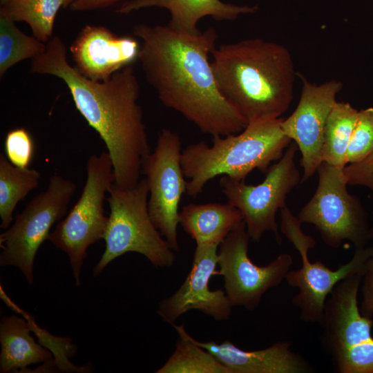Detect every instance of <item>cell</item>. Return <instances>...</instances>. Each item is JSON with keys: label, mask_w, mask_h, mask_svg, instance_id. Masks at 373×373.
Masks as SVG:
<instances>
[{"label": "cell", "mask_w": 373, "mask_h": 373, "mask_svg": "<svg viewBox=\"0 0 373 373\" xmlns=\"http://www.w3.org/2000/svg\"><path fill=\"white\" fill-rule=\"evenodd\" d=\"M133 33L142 41L138 60L146 80L165 106L213 137L247 126L218 88L210 61L218 39L213 28L189 34L168 25L137 23Z\"/></svg>", "instance_id": "obj_1"}, {"label": "cell", "mask_w": 373, "mask_h": 373, "mask_svg": "<svg viewBox=\"0 0 373 373\" xmlns=\"http://www.w3.org/2000/svg\"><path fill=\"white\" fill-rule=\"evenodd\" d=\"M66 52L61 37L53 36L46 51L32 59L30 71L65 83L76 108L106 145L115 184L132 188L140 181L143 162L151 153L135 71L128 66L106 80L93 81L68 63Z\"/></svg>", "instance_id": "obj_2"}, {"label": "cell", "mask_w": 373, "mask_h": 373, "mask_svg": "<svg viewBox=\"0 0 373 373\" xmlns=\"http://www.w3.org/2000/svg\"><path fill=\"white\" fill-rule=\"evenodd\" d=\"M211 61L218 88L248 123L279 118L294 98L295 70L284 46L261 38L216 47Z\"/></svg>", "instance_id": "obj_3"}, {"label": "cell", "mask_w": 373, "mask_h": 373, "mask_svg": "<svg viewBox=\"0 0 373 373\" xmlns=\"http://www.w3.org/2000/svg\"><path fill=\"white\" fill-rule=\"evenodd\" d=\"M282 119L251 122L240 133L213 136L211 146L202 141L185 147L181 164L189 179L186 193L195 198L209 181L218 175L245 180L254 169L266 173L291 142L282 130Z\"/></svg>", "instance_id": "obj_4"}, {"label": "cell", "mask_w": 373, "mask_h": 373, "mask_svg": "<svg viewBox=\"0 0 373 373\" xmlns=\"http://www.w3.org/2000/svg\"><path fill=\"white\" fill-rule=\"evenodd\" d=\"M106 198L110 207L104 234L105 250L93 268L97 276L116 258L133 251L144 256L156 267L173 265L175 255L155 227L149 212V189L145 178L130 189L115 183Z\"/></svg>", "instance_id": "obj_5"}, {"label": "cell", "mask_w": 373, "mask_h": 373, "mask_svg": "<svg viewBox=\"0 0 373 373\" xmlns=\"http://www.w3.org/2000/svg\"><path fill=\"white\" fill-rule=\"evenodd\" d=\"M363 274L341 280L325 304L321 342L338 373H373V321L358 304Z\"/></svg>", "instance_id": "obj_6"}, {"label": "cell", "mask_w": 373, "mask_h": 373, "mask_svg": "<svg viewBox=\"0 0 373 373\" xmlns=\"http://www.w3.org/2000/svg\"><path fill=\"white\" fill-rule=\"evenodd\" d=\"M86 170V180L81 195L48 239L68 256L77 285L81 283L88 248L104 239L108 220L104 209L105 195L115 183L113 163L107 151L90 155Z\"/></svg>", "instance_id": "obj_7"}, {"label": "cell", "mask_w": 373, "mask_h": 373, "mask_svg": "<svg viewBox=\"0 0 373 373\" xmlns=\"http://www.w3.org/2000/svg\"><path fill=\"white\" fill-rule=\"evenodd\" d=\"M317 172V188L297 218L313 224L330 247L337 249L345 240L355 249L366 247L373 238V228L360 199L348 192L343 169L323 162Z\"/></svg>", "instance_id": "obj_8"}, {"label": "cell", "mask_w": 373, "mask_h": 373, "mask_svg": "<svg viewBox=\"0 0 373 373\" xmlns=\"http://www.w3.org/2000/svg\"><path fill=\"white\" fill-rule=\"evenodd\" d=\"M301 224L287 207L280 209V231L298 251L302 261L301 267L289 270L285 280L289 285L298 289L292 303L299 309L300 319L321 325L327 297L341 280L351 275L365 272L367 261L373 254V247L355 249L348 262L332 270L321 260L314 262L310 261L308 252L315 247L316 241L303 231Z\"/></svg>", "instance_id": "obj_9"}, {"label": "cell", "mask_w": 373, "mask_h": 373, "mask_svg": "<svg viewBox=\"0 0 373 373\" xmlns=\"http://www.w3.org/2000/svg\"><path fill=\"white\" fill-rule=\"evenodd\" d=\"M71 180L57 173L50 178L47 188L36 195L15 222L0 234V265L15 266L29 284L34 282L35 255L44 240L48 239L52 225L66 214L76 191Z\"/></svg>", "instance_id": "obj_10"}, {"label": "cell", "mask_w": 373, "mask_h": 373, "mask_svg": "<svg viewBox=\"0 0 373 373\" xmlns=\"http://www.w3.org/2000/svg\"><path fill=\"white\" fill-rule=\"evenodd\" d=\"M296 143L287 146L283 156L268 169L262 182L247 184L245 180L222 175L220 189L227 202L242 214L250 238L259 241L266 231H272L280 244L278 211L285 205L287 195L300 182V172L295 164L298 150Z\"/></svg>", "instance_id": "obj_11"}, {"label": "cell", "mask_w": 373, "mask_h": 373, "mask_svg": "<svg viewBox=\"0 0 373 373\" xmlns=\"http://www.w3.org/2000/svg\"><path fill=\"white\" fill-rule=\"evenodd\" d=\"M182 151L179 135L164 128L159 134L153 152L146 156L142 167L149 189V215L174 251H180L177 232L179 204L182 195L186 193L187 181L181 164Z\"/></svg>", "instance_id": "obj_12"}, {"label": "cell", "mask_w": 373, "mask_h": 373, "mask_svg": "<svg viewBox=\"0 0 373 373\" xmlns=\"http://www.w3.org/2000/svg\"><path fill=\"white\" fill-rule=\"evenodd\" d=\"M250 239L242 220L219 245L218 274L223 277L224 291L232 306L254 311L265 293L285 280L293 260L284 253L265 266L257 265L248 255Z\"/></svg>", "instance_id": "obj_13"}, {"label": "cell", "mask_w": 373, "mask_h": 373, "mask_svg": "<svg viewBox=\"0 0 373 373\" xmlns=\"http://www.w3.org/2000/svg\"><path fill=\"white\" fill-rule=\"evenodd\" d=\"M300 99L294 112L282 119L283 133L298 146L303 169L302 181L310 178L322 162L324 132L329 114L343 84L329 80L321 84L311 83L303 76Z\"/></svg>", "instance_id": "obj_14"}, {"label": "cell", "mask_w": 373, "mask_h": 373, "mask_svg": "<svg viewBox=\"0 0 373 373\" xmlns=\"http://www.w3.org/2000/svg\"><path fill=\"white\" fill-rule=\"evenodd\" d=\"M218 245L199 244L193 254L191 269L180 287L160 301L157 313L171 324L191 309L199 310L216 321L230 318L231 307L225 291L211 290L209 283L218 265Z\"/></svg>", "instance_id": "obj_15"}, {"label": "cell", "mask_w": 373, "mask_h": 373, "mask_svg": "<svg viewBox=\"0 0 373 373\" xmlns=\"http://www.w3.org/2000/svg\"><path fill=\"white\" fill-rule=\"evenodd\" d=\"M140 44L133 37L117 35L99 25H85L70 51L76 69L93 81H104L138 59Z\"/></svg>", "instance_id": "obj_16"}, {"label": "cell", "mask_w": 373, "mask_h": 373, "mask_svg": "<svg viewBox=\"0 0 373 373\" xmlns=\"http://www.w3.org/2000/svg\"><path fill=\"white\" fill-rule=\"evenodd\" d=\"M191 340L209 351L231 373H308L312 366L291 349L289 341H278L254 351L243 350L229 341L221 343Z\"/></svg>", "instance_id": "obj_17"}, {"label": "cell", "mask_w": 373, "mask_h": 373, "mask_svg": "<svg viewBox=\"0 0 373 373\" xmlns=\"http://www.w3.org/2000/svg\"><path fill=\"white\" fill-rule=\"evenodd\" d=\"M166 9L171 15L167 24L178 32L195 34L199 21L211 17L217 21H233L241 15L254 14L258 6H238L221 0H127L121 3L117 13L127 15L145 8Z\"/></svg>", "instance_id": "obj_18"}, {"label": "cell", "mask_w": 373, "mask_h": 373, "mask_svg": "<svg viewBox=\"0 0 373 373\" xmlns=\"http://www.w3.org/2000/svg\"><path fill=\"white\" fill-rule=\"evenodd\" d=\"M240 211L229 203L211 202L182 207L179 222L184 231L199 244H220L242 221Z\"/></svg>", "instance_id": "obj_19"}, {"label": "cell", "mask_w": 373, "mask_h": 373, "mask_svg": "<svg viewBox=\"0 0 373 373\" xmlns=\"http://www.w3.org/2000/svg\"><path fill=\"white\" fill-rule=\"evenodd\" d=\"M30 325L16 315L6 316L0 323V372L24 370L28 365L48 362L50 351L30 335Z\"/></svg>", "instance_id": "obj_20"}, {"label": "cell", "mask_w": 373, "mask_h": 373, "mask_svg": "<svg viewBox=\"0 0 373 373\" xmlns=\"http://www.w3.org/2000/svg\"><path fill=\"white\" fill-rule=\"evenodd\" d=\"M358 111L348 102H336L327 119L322 149V162L339 169L345 166V155Z\"/></svg>", "instance_id": "obj_21"}, {"label": "cell", "mask_w": 373, "mask_h": 373, "mask_svg": "<svg viewBox=\"0 0 373 373\" xmlns=\"http://www.w3.org/2000/svg\"><path fill=\"white\" fill-rule=\"evenodd\" d=\"M172 325L179 338L173 353L157 373H231L209 351L194 343L183 325Z\"/></svg>", "instance_id": "obj_22"}, {"label": "cell", "mask_w": 373, "mask_h": 373, "mask_svg": "<svg viewBox=\"0 0 373 373\" xmlns=\"http://www.w3.org/2000/svg\"><path fill=\"white\" fill-rule=\"evenodd\" d=\"M40 173L35 169L14 166L0 153V218L1 227L8 229L13 220L17 203L39 185Z\"/></svg>", "instance_id": "obj_23"}, {"label": "cell", "mask_w": 373, "mask_h": 373, "mask_svg": "<svg viewBox=\"0 0 373 373\" xmlns=\"http://www.w3.org/2000/svg\"><path fill=\"white\" fill-rule=\"evenodd\" d=\"M64 0H0V11L15 22H26L34 37L47 43L53 37L56 16Z\"/></svg>", "instance_id": "obj_24"}, {"label": "cell", "mask_w": 373, "mask_h": 373, "mask_svg": "<svg viewBox=\"0 0 373 373\" xmlns=\"http://www.w3.org/2000/svg\"><path fill=\"white\" fill-rule=\"evenodd\" d=\"M46 50V44L23 33L9 16L0 11V77L13 66L33 59Z\"/></svg>", "instance_id": "obj_25"}, {"label": "cell", "mask_w": 373, "mask_h": 373, "mask_svg": "<svg viewBox=\"0 0 373 373\" xmlns=\"http://www.w3.org/2000/svg\"><path fill=\"white\" fill-rule=\"evenodd\" d=\"M373 151V108L358 111L357 119L347 146L345 164L364 160Z\"/></svg>", "instance_id": "obj_26"}, {"label": "cell", "mask_w": 373, "mask_h": 373, "mask_svg": "<svg viewBox=\"0 0 373 373\" xmlns=\"http://www.w3.org/2000/svg\"><path fill=\"white\" fill-rule=\"evenodd\" d=\"M5 155L14 166L26 169L32 162L35 155V142L31 134L24 128L10 130L3 144Z\"/></svg>", "instance_id": "obj_27"}, {"label": "cell", "mask_w": 373, "mask_h": 373, "mask_svg": "<svg viewBox=\"0 0 373 373\" xmlns=\"http://www.w3.org/2000/svg\"><path fill=\"white\" fill-rule=\"evenodd\" d=\"M343 173L348 185L365 186L373 193V151L362 161L345 165Z\"/></svg>", "instance_id": "obj_28"}, {"label": "cell", "mask_w": 373, "mask_h": 373, "mask_svg": "<svg viewBox=\"0 0 373 373\" xmlns=\"http://www.w3.org/2000/svg\"><path fill=\"white\" fill-rule=\"evenodd\" d=\"M361 312L373 321V254L367 261L361 284Z\"/></svg>", "instance_id": "obj_29"}, {"label": "cell", "mask_w": 373, "mask_h": 373, "mask_svg": "<svg viewBox=\"0 0 373 373\" xmlns=\"http://www.w3.org/2000/svg\"><path fill=\"white\" fill-rule=\"evenodd\" d=\"M127 0H75L69 7L73 11H90L103 9Z\"/></svg>", "instance_id": "obj_30"}, {"label": "cell", "mask_w": 373, "mask_h": 373, "mask_svg": "<svg viewBox=\"0 0 373 373\" xmlns=\"http://www.w3.org/2000/svg\"><path fill=\"white\" fill-rule=\"evenodd\" d=\"M75 0H64V8H69L70 6L75 1Z\"/></svg>", "instance_id": "obj_31"}]
</instances>
